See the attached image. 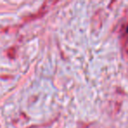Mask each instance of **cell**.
I'll list each match as a JSON object with an SVG mask.
<instances>
[{"instance_id":"6da1fadb","label":"cell","mask_w":128,"mask_h":128,"mask_svg":"<svg viewBox=\"0 0 128 128\" xmlns=\"http://www.w3.org/2000/svg\"><path fill=\"white\" fill-rule=\"evenodd\" d=\"M127 32H128V27H127Z\"/></svg>"}]
</instances>
